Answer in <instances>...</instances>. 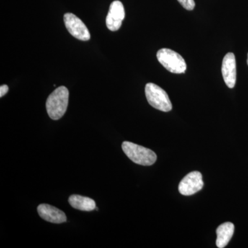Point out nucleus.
<instances>
[{
    "instance_id": "obj_9",
    "label": "nucleus",
    "mask_w": 248,
    "mask_h": 248,
    "mask_svg": "<svg viewBox=\"0 0 248 248\" xmlns=\"http://www.w3.org/2000/svg\"><path fill=\"white\" fill-rule=\"evenodd\" d=\"M41 218L53 223H62L66 221L65 213L58 208L48 204H41L37 208Z\"/></svg>"
},
{
    "instance_id": "obj_12",
    "label": "nucleus",
    "mask_w": 248,
    "mask_h": 248,
    "mask_svg": "<svg viewBox=\"0 0 248 248\" xmlns=\"http://www.w3.org/2000/svg\"><path fill=\"white\" fill-rule=\"evenodd\" d=\"M184 9L187 11H192L195 7V2L194 0H177Z\"/></svg>"
},
{
    "instance_id": "obj_14",
    "label": "nucleus",
    "mask_w": 248,
    "mask_h": 248,
    "mask_svg": "<svg viewBox=\"0 0 248 248\" xmlns=\"http://www.w3.org/2000/svg\"><path fill=\"white\" fill-rule=\"evenodd\" d=\"M247 63H248V60H247Z\"/></svg>"
},
{
    "instance_id": "obj_4",
    "label": "nucleus",
    "mask_w": 248,
    "mask_h": 248,
    "mask_svg": "<svg viewBox=\"0 0 248 248\" xmlns=\"http://www.w3.org/2000/svg\"><path fill=\"white\" fill-rule=\"evenodd\" d=\"M145 93L147 100L151 107L163 112H169L172 110V103L167 93L157 85L148 83L145 88Z\"/></svg>"
},
{
    "instance_id": "obj_5",
    "label": "nucleus",
    "mask_w": 248,
    "mask_h": 248,
    "mask_svg": "<svg viewBox=\"0 0 248 248\" xmlns=\"http://www.w3.org/2000/svg\"><path fill=\"white\" fill-rule=\"evenodd\" d=\"M63 21L67 30L73 37L81 41H88L91 39L89 29L76 15L71 13L65 14Z\"/></svg>"
},
{
    "instance_id": "obj_13",
    "label": "nucleus",
    "mask_w": 248,
    "mask_h": 248,
    "mask_svg": "<svg viewBox=\"0 0 248 248\" xmlns=\"http://www.w3.org/2000/svg\"><path fill=\"white\" fill-rule=\"evenodd\" d=\"M9 92V86L7 85H1L0 87V97H2Z\"/></svg>"
},
{
    "instance_id": "obj_11",
    "label": "nucleus",
    "mask_w": 248,
    "mask_h": 248,
    "mask_svg": "<svg viewBox=\"0 0 248 248\" xmlns=\"http://www.w3.org/2000/svg\"><path fill=\"white\" fill-rule=\"evenodd\" d=\"M68 202L73 208L81 211H92L96 208L95 202L89 197L73 195L69 197Z\"/></svg>"
},
{
    "instance_id": "obj_8",
    "label": "nucleus",
    "mask_w": 248,
    "mask_h": 248,
    "mask_svg": "<svg viewBox=\"0 0 248 248\" xmlns=\"http://www.w3.org/2000/svg\"><path fill=\"white\" fill-rule=\"evenodd\" d=\"M222 76L228 88L233 89L236 84V59L234 53H228L225 55L222 62Z\"/></svg>"
},
{
    "instance_id": "obj_6",
    "label": "nucleus",
    "mask_w": 248,
    "mask_h": 248,
    "mask_svg": "<svg viewBox=\"0 0 248 248\" xmlns=\"http://www.w3.org/2000/svg\"><path fill=\"white\" fill-rule=\"evenodd\" d=\"M203 187L202 174L198 171L187 174L179 185V191L182 195L190 196L197 193Z\"/></svg>"
},
{
    "instance_id": "obj_10",
    "label": "nucleus",
    "mask_w": 248,
    "mask_h": 248,
    "mask_svg": "<svg viewBox=\"0 0 248 248\" xmlns=\"http://www.w3.org/2000/svg\"><path fill=\"white\" fill-rule=\"evenodd\" d=\"M234 226L231 222L222 223L217 229L216 244L218 248L226 247L234 234Z\"/></svg>"
},
{
    "instance_id": "obj_1",
    "label": "nucleus",
    "mask_w": 248,
    "mask_h": 248,
    "mask_svg": "<svg viewBox=\"0 0 248 248\" xmlns=\"http://www.w3.org/2000/svg\"><path fill=\"white\" fill-rule=\"evenodd\" d=\"M69 91L65 86H60L49 95L46 100V110L53 120L61 119L68 108Z\"/></svg>"
},
{
    "instance_id": "obj_3",
    "label": "nucleus",
    "mask_w": 248,
    "mask_h": 248,
    "mask_svg": "<svg viewBox=\"0 0 248 248\" xmlns=\"http://www.w3.org/2000/svg\"><path fill=\"white\" fill-rule=\"evenodd\" d=\"M158 61L168 71L182 74L187 69L186 61L177 52L169 48H161L156 53Z\"/></svg>"
},
{
    "instance_id": "obj_2",
    "label": "nucleus",
    "mask_w": 248,
    "mask_h": 248,
    "mask_svg": "<svg viewBox=\"0 0 248 248\" xmlns=\"http://www.w3.org/2000/svg\"><path fill=\"white\" fill-rule=\"evenodd\" d=\"M122 150L129 159L137 164L151 166L156 161V155L154 152L132 142H123Z\"/></svg>"
},
{
    "instance_id": "obj_7",
    "label": "nucleus",
    "mask_w": 248,
    "mask_h": 248,
    "mask_svg": "<svg viewBox=\"0 0 248 248\" xmlns=\"http://www.w3.org/2000/svg\"><path fill=\"white\" fill-rule=\"evenodd\" d=\"M124 18L125 10L123 4L118 0L112 1L106 19L108 29L111 31H118L122 27Z\"/></svg>"
}]
</instances>
